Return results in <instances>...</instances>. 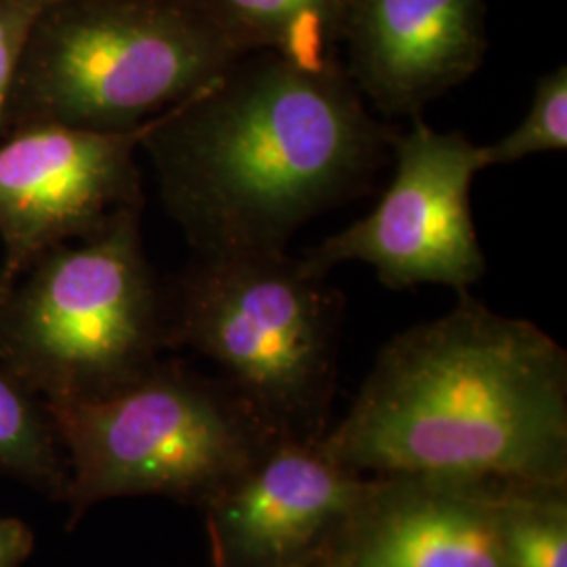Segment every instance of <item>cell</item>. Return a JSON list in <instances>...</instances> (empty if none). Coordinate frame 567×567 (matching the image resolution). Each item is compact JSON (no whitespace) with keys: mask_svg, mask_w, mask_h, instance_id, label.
Instances as JSON below:
<instances>
[{"mask_svg":"<svg viewBox=\"0 0 567 567\" xmlns=\"http://www.w3.org/2000/svg\"><path fill=\"white\" fill-rule=\"evenodd\" d=\"M395 131L343 65L250 53L163 112L142 143L194 255L284 250L307 221L362 196Z\"/></svg>","mask_w":567,"mask_h":567,"instance_id":"6da1fadb","label":"cell"},{"mask_svg":"<svg viewBox=\"0 0 567 567\" xmlns=\"http://www.w3.org/2000/svg\"><path fill=\"white\" fill-rule=\"evenodd\" d=\"M383 347L324 447L362 475L567 486V355L543 328L475 301Z\"/></svg>","mask_w":567,"mask_h":567,"instance_id":"7a4b0ae2","label":"cell"},{"mask_svg":"<svg viewBox=\"0 0 567 567\" xmlns=\"http://www.w3.org/2000/svg\"><path fill=\"white\" fill-rule=\"evenodd\" d=\"M164 344L192 347L276 435L322 440L343 295L284 250L194 255L163 286Z\"/></svg>","mask_w":567,"mask_h":567,"instance_id":"3957f363","label":"cell"},{"mask_svg":"<svg viewBox=\"0 0 567 567\" xmlns=\"http://www.w3.org/2000/svg\"><path fill=\"white\" fill-rule=\"evenodd\" d=\"M243 58L189 0H49L21 55L9 133L135 131Z\"/></svg>","mask_w":567,"mask_h":567,"instance_id":"277c9868","label":"cell"},{"mask_svg":"<svg viewBox=\"0 0 567 567\" xmlns=\"http://www.w3.org/2000/svg\"><path fill=\"white\" fill-rule=\"evenodd\" d=\"M142 210L49 250L9 286L0 358L49 400L105 395L156 364L163 286L145 257Z\"/></svg>","mask_w":567,"mask_h":567,"instance_id":"5b68a950","label":"cell"},{"mask_svg":"<svg viewBox=\"0 0 567 567\" xmlns=\"http://www.w3.org/2000/svg\"><path fill=\"white\" fill-rule=\"evenodd\" d=\"M74 461V498L164 494L206 505L276 433L227 385L154 364L97 398L49 400Z\"/></svg>","mask_w":567,"mask_h":567,"instance_id":"8992f818","label":"cell"},{"mask_svg":"<svg viewBox=\"0 0 567 567\" xmlns=\"http://www.w3.org/2000/svg\"><path fill=\"white\" fill-rule=\"evenodd\" d=\"M391 152L395 175L381 203L307 250L305 264L326 276L339 265L364 264L393 290L435 284L466 292L486 274L471 213V185L484 171L480 145L416 116L393 135Z\"/></svg>","mask_w":567,"mask_h":567,"instance_id":"52a82bcc","label":"cell"},{"mask_svg":"<svg viewBox=\"0 0 567 567\" xmlns=\"http://www.w3.org/2000/svg\"><path fill=\"white\" fill-rule=\"evenodd\" d=\"M154 121L135 131L41 124L0 140V265L7 286L49 250L91 238L124 210L143 206L137 154Z\"/></svg>","mask_w":567,"mask_h":567,"instance_id":"ba28073f","label":"cell"},{"mask_svg":"<svg viewBox=\"0 0 567 567\" xmlns=\"http://www.w3.org/2000/svg\"><path fill=\"white\" fill-rule=\"evenodd\" d=\"M322 440L271 437L204 505L215 567L324 566L372 475L341 465Z\"/></svg>","mask_w":567,"mask_h":567,"instance_id":"9c48e42d","label":"cell"},{"mask_svg":"<svg viewBox=\"0 0 567 567\" xmlns=\"http://www.w3.org/2000/svg\"><path fill=\"white\" fill-rule=\"evenodd\" d=\"M343 68L368 105L416 118L468 81L487 49L484 0H351Z\"/></svg>","mask_w":567,"mask_h":567,"instance_id":"30bf717a","label":"cell"},{"mask_svg":"<svg viewBox=\"0 0 567 567\" xmlns=\"http://www.w3.org/2000/svg\"><path fill=\"white\" fill-rule=\"evenodd\" d=\"M496 489L471 482L383 475L322 567H505Z\"/></svg>","mask_w":567,"mask_h":567,"instance_id":"8fae6325","label":"cell"},{"mask_svg":"<svg viewBox=\"0 0 567 567\" xmlns=\"http://www.w3.org/2000/svg\"><path fill=\"white\" fill-rule=\"evenodd\" d=\"M240 53H271L305 70L343 65L351 0H189Z\"/></svg>","mask_w":567,"mask_h":567,"instance_id":"7c38bea8","label":"cell"},{"mask_svg":"<svg viewBox=\"0 0 567 567\" xmlns=\"http://www.w3.org/2000/svg\"><path fill=\"white\" fill-rule=\"evenodd\" d=\"M505 567H567V486L496 489Z\"/></svg>","mask_w":567,"mask_h":567,"instance_id":"4fadbf2b","label":"cell"},{"mask_svg":"<svg viewBox=\"0 0 567 567\" xmlns=\"http://www.w3.org/2000/svg\"><path fill=\"white\" fill-rule=\"evenodd\" d=\"M567 147V68L559 65L540 76L526 118L489 145H480L484 171L489 166L526 161L534 154L564 152Z\"/></svg>","mask_w":567,"mask_h":567,"instance_id":"5bb4252c","label":"cell"},{"mask_svg":"<svg viewBox=\"0 0 567 567\" xmlns=\"http://www.w3.org/2000/svg\"><path fill=\"white\" fill-rule=\"evenodd\" d=\"M23 385L9 365H0V466L41 477L53 463L41 416Z\"/></svg>","mask_w":567,"mask_h":567,"instance_id":"9a60e30c","label":"cell"},{"mask_svg":"<svg viewBox=\"0 0 567 567\" xmlns=\"http://www.w3.org/2000/svg\"><path fill=\"white\" fill-rule=\"evenodd\" d=\"M49 0H0V140L9 133L11 100L30 30Z\"/></svg>","mask_w":567,"mask_h":567,"instance_id":"2e32d148","label":"cell"},{"mask_svg":"<svg viewBox=\"0 0 567 567\" xmlns=\"http://www.w3.org/2000/svg\"><path fill=\"white\" fill-rule=\"evenodd\" d=\"M32 548V534L18 519L0 517V567H18Z\"/></svg>","mask_w":567,"mask_h":567,"instance_id":"e0dca14e","label":"cell"},{"mask_svg":"<svg viewBox=\"0 0 567 567\" xmlns=\"http://www.w3.org/2000/svg\"><path fill=\"white\" fill-rule=\"evenodd\" d=\"M7 292H9V286H7L4 278H2V265H0V313H2V305H4V299H7Z\"/></svg>","mask_w":567,"mask_h":567,"instance_id":"ac0fdd59","label":"cell"}]
</instances>
